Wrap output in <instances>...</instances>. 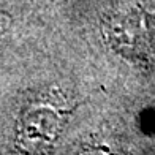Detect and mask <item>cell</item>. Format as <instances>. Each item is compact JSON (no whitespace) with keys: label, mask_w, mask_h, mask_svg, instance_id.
Returning <instances> with one entry per match:
<instances>
[{"label":"cell","mask_w":155,"mask_h":155,"mask_svg":"<svg viewBox=\"0 0 155 155\" xmlns=\"http://www.w3.org/2000/svg\"><path fill=\"white\" fill-rule=\"evenodd\" d=\"M59 116L51 109H33L29 116L24 119L22 128H21V138L24 143H32L35 147L43 146L46 147L51 141H54L57 135Z\"/></svg>","instance_id":"1"},{"label":"cell","mask_w":155,"mask_h":155,"mask_svg":"<svg viewBox=\"0 0 155 155\" xmlns=\"http://www.w3.org/2000/svg\"><path fill=\"white\" fill-rule=\"evenodd\" d=\"M78 155H117V153L111 152V150H106V149H103V147L89 146V147H86V149H82Z\"/></svg>","instance_id":"2"}]
</instances>
